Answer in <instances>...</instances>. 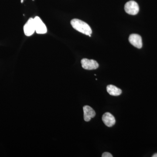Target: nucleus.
<instances>
[{"instance_id":"nucleus-1","label":"nucleus","mask_w":157,"mask_h":157,"mask_svg":"<svg viewBox=\"0 0 157 157\" xmlns=\"http://www.w3.org/2000/svg\"><path fill=\"white\" fill-rule=\"evenodd\" d=\"M71 25L75 30L80 32L84 35H87L91 37L92 33L90 27L86 23L82 21L81 20L73 19L71 20Z\"/></svg>"},{"instance_id":"nucleus-2","label":"nucleus","mask_w":157,"mask_h":157,"mask_svg":"<svg viewBox=\"0 0 157 157\" xmlns=\"http://www.w3.org/2000/svg\"><path fill=\"white\" fill-rule=\"evenodd\" d=\"M124 10L128 14L131 15H136L139 11V6L135 1H130L126 3Z\"/></svg>"},{"instance_id":"nucleus-3","label":"nucleus","mask_w":157,"mask_h":157,"mask_svg":"<svg viewBox=\"0 0 157 157\" xmlns=\"http://www.w3.org/2000/svg\"><path fill=\"white\" fill-rule=\"evenodd\" d=\"M34 20L36 33L39 34L46 33L47 28L41 18L38 16H36L34 18Z\"/></svg>"},{"instance_id":"nucleus-4","label":"nucleus","mask_w":157,"mask_h":157,"mask_svg":"<svg viewBox=\"0 0 157 157\" xmlns=\"http://www.w3.org/2000/svg\"><path fill=\"white\" fill-rule=\"evenodd\" d=\"M81 63L82 67L86 70H96L99 67L98 62L94 60L83 59L81 60Z\"/></svg>"},{"instance_id":"nucleus-5","label":"nucleus","mask_w":157,"mask_h":157,"mask_svg":"<svg viewBox=\"0 0 157 157\" xmlns=\"http://www.w3.org/2000/svg\"><path fill=\"white\" fill-rule=\"evenodd\" d=\"M35 31L34 18L31 17L24 26V32L25 36H30L34 33Z\"/></svg>"},{"instance_id":"nucleus-6","label":"nucleus","mask_w":157,"mask_h":157,"mask_svg":"<svg viewBox=\"0 0 157 157\" xmlns=\"http://www.w3.org/2000/svg\"><path fill=\"white\" fill-rule=\"evenodd\" d=\"M129 41L132 45L136 48H142V38L140 35L136 34H132L129 36Z\"/></svg>"},{"instance_id":"nucleus-7","label":"nucleus","mask_w":157,"mask_h":157,"mask_svg":"<svg viewBox=\"0 0 157 157\" xmlns=\"http://www.w3.org/2000/svg\"><path fill=\"white\" fill-rule=\"evenodd\" d=\"M84 113V119L85 121L88 122L96 115L95 111L89 106H85L83 107Z\"/></svg>"},{"instance_id":"nucleus-8","label":"nucleus","mask_w":157,"mask_h":157,"mask_svg":"<svg viewBox=\"0 0 157 157\" xmlns=\"http://www.w3.org/2000/svg\"><path fill=\"white\" fill-rule=\"evenodd\" d=\"M102 121L107 126L112 127L115 124V117L109 113H105L102 117Z\"/></svg>"},{"instance_id":"nucleus-9","label":"nucleus","mask_w":157,"mask_h":157,"mask_svg":"<svg viewBox=\"0 0 157 157\" xmlns=\"http://www.w3.org/2000/svg\"><path fill=\"white\" fill-rule=\"evenodd\" d=\"M107 92L109 95L113 96H118L122 94V90L115 86L109 85L107 87Z\"/></svg>"},{"instance_id":"nucleus-10","label":"nucleus","mask_w":157,"mask_h":157,"mask_svg":"<svg viewBox=\"0 0 157 157\" xmlns=\"http://www.w3.org/2000/svg\"><path fill=\"white\" fill-rule=\"evenodd\" d=\"M102 157H113V155L110 153L108 152H104L102 154Z\"/></svg>"},{"instance_id":"nucleus-11","label":"nucleus","mask_w":157,"mask_h":157,"mask_svg":"<svg viewBox=\"0 0 157 157\" xmlns=\"http://www.w3.org/2000/svg\"><path fill=\"white\" fill-rule=\"evenodd\" d=\"M152 157H157V153L155 154L154 155H153L152 156Z\"/></svg>"},{"instance_id":"nucleus-12","label":"nucleus","mask_w":157,"mask_h":157,"mask_svg":"<svg viewBox=\"0 0 157 157\" xmlns=\"http://www.w3.org/2000/svg\"><path fill=\"white\" fill-rule=\"evenodd\" d=\"M24 1V0H21V3H22Z\"/></svg>"},{"instance_id":"nucleus-13","label":"nucleus","mask_w":157,"mask_h":157,"mask_svg":"<svg viewBox=\"0 0 157 157\" xmlns=\"http://www.w3.org/2000/svg\"><path fill=\"white\" fill-rule=\"evenodd\" d=\"M33 1H34V0H33Z\"/></svg>"}]
</instances>
